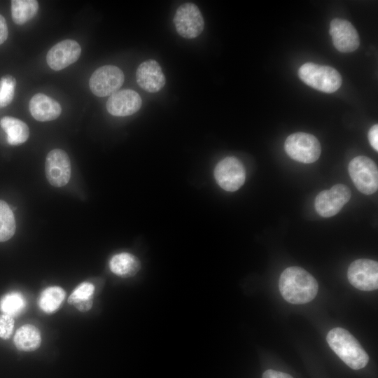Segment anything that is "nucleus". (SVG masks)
Returning <instances> with one entry per match:
<instances>
[{
  "label": "nucleus",
  "instance_id": "4468645a",
  "mask_svg": "<svg viewBox=\"0 0 378 378\" xmlns=\"http://www.w3.org/2000/svg\"><path fill=\"white\" fill-rule=\"evenodd\" d=\"M141 105V98L136 91L124 89L110 95L106 107L111 115L123 117L136 113Z\"/></svg>",
  "mask_w": 378,
  "mask_h": 378
},
{
  "label": "nucleus",
  "instance_id": "9d476101",
  "mask_svg": "<svg viewBox=\"0 0 378 378\" xmlns=\"http://www.w3.org/2000/svg\"><path fill=\"white\" fill-rule=\"evenodd\" d=\"M350 284L365 291L378 288V263L370 259H358L352 262L347 271Z\"/></svg>",
  "mask_w": 378,
  "mask_h": 378
},
{
  "label": "nucleus",
  "instance_id": "a211bd4d",
  "mask_svg": "<svg viewBox=\"0 0 378 378\" xmlns=\"http://www.w3.org/2000/svg\"><path fill=\"white\" fill-rule=\"evenodd\" d=\"M0 125L7 135V141L13 146L20 145L29 138V129L27 125L20 119L11 116H4Z\"/></svg>",
  "mask_w": 378,
  "mask_h": 378
},
{
  "label": "nucleus",
  "instance_id": "f03ea898",
  "mask_svg": "<svg viewBox=\"0 0 378 378\" xmlns=\"http://www.w3.org/2000/svg\"><path fill=\"white\" fill-rule=\"evenodd\" d=\"M328 344L349 368L359 370L365 367L369 356L358 341L346 330L335 328L326 337Z\"/></svg>",
  "mask_w": 378,
  "mask_h": 378
},
{
  "label": "nucleus",
  "instance_id": "393cba45",
  "mask_svg": "<svg viewBox=\"0 0 378 378\" xmlns=\"http://www.w3.org/2000/svg\"><path fill=\"white\" fill-rule=\"evenodd\" d=\"M94 286L90 282H83L79 284L68 298L69 304L75 305L78 303L92 300Z\"/></svg>",
  "mask_w": 378,
  "mask_h": 378
},
{
  "label": "nucleus",
  "instance_id": "aec40b11",
  "mask_svg": "<svg viewBox=\"0 0 378 378\" xmlns=\"http://www.w3.org/2000/svg\"><path fill=\"white\" fill-rule=\"evenodd\" d=\"M10 2L12 19L18 25L31 20L38 10V3L36 0H12Z\"/></svg>",
  "mask_w": 378,
  "mask_h": 378
},
{
  "label": "nucleus",
  "instance_id": "a878e982",
  "mask_svg": "<svg viewBox=\"0 0 378 378\" xmlns=\"http://www.w3.org/2000/svg\"><path fill=\"white\" fill-rule=\"evenodd\" d=\"M15 321L13 317L1 314H0V337L4 340H8L10 337L13 328Z\"/></svg>",
  "mask_w": 378,
  "mask_h": 378
},
{
  "label": "nucleus",
  "instance_id": "bb28decb",
  "mask_svg": "<svg viewBox=\"0 0 378 378\" xmlns=\"http://www.w3.org/2000/svg\"><path fill=\"white\" fill-rule=\"evenodd\" d=\"M368 141L371 146L378 150V125H374L368 132Z\"/></svg>",
  "mask_w": 378,
  "mask_h": 378
},
{
  "label": "nucleus",
  "instance_id": "20e7f679",
  "mask_svg": "<svg viewBox=\"0 0 378 378\" xmlns=\"http://www.w3.org/2000/svg\"><path fill=\"white\" fill-rule=\"evenodd\" d=\"M348 171L353 183L360 192L371 195L377 190V167L370 158L363 155L354 158L349 164Z\"/></svg>",
  "mask_w": 378,
  "mask_h": 378
},
{
  "label": "nucleus",
  "instance_id": "f257e3e1",
  "mask_svg": "<svg viewBox=\"0 0 378 378\" xmlns=\"http://www.w3.org/2000/svg\"><path fill=\"white\" fill-rule=\"evenodd\" d=\"M279 286L283 298L295 304L312 301L318 289L315 278L303 268L296 266L287 267L283 271Z\"/></svg>",
  "mask_w": 378,
  "mask_h": 378
},
{
  "label": "nucleus",
  "instance_id": "39448f33",
  "mask_svg": "<svg viewBox=\"0 0 378 378\" xmlns=\"http://www.w3.org/2000/svg\"><path fill=\"white\" fill-rule=\"evenodd\" d=\"M284 148L290 158L295 161L309 164L316 162L321 154V145L316 136L305 132L289 135Z\"/></svg>",
  "mask_w": 378,
  "mask_h": 378
},
{
  "label": "nucleus",
  "instance_id": "423d86ee",
  "mask_svg": "<svg viewBox=\"0 0 378 378\" xmlns=\"http://www.w3.org/2000/svg\"><path fill=\"white\" fill-rule=\"evenodd\" d=\"M124 80V74L119 67L104 65L92 73L89 80V87L94 95L104 97L117 92Z\"/></svg>",
  "mask_w": 378,
  "mask_h": 378
},
{
  "label": "nucleus",
  "instance_id": "9b49d317",
  "mask_svg": "<svg viewBox=\"0 0 378 378\" xmlns=\"http://www.w3.org/2000/svg\"><path fill=\"white\" fill-rule=\"evenodd\" d=\"M71 162L67 153L59 148L50 150L46 158L45 173L50 185L63 187L71 177Z\"/></svg>",
  "mask_w": 378,
  "mask_h": 378
},
{
  "label": "nucleus",
  "instance_id": "7ed1b4c3",
  "mask_svg": "<svg viewBox=\"0 0 378 378\" xmlns=\"http://www.w3.org/2000/svg\"><path fill=\"white\" fill-rule=\"evenodd\" d=\"M298 76L304 83L323 92L332 93L342 85L340 73L329 66L307 62L300 67Z\"/></svg>",
  "mask_w": 378,
  "mask_h": 378
},
{
  "label": "nucleus",
  "instance_id": "c85d7f7f",
  "mask_svg": "<svg viewBox=\"0 0 378 378\" xmlns=\"http://www.w3.org/2000/svg\"><path fill=\"white\" fill-rule=\"evenodd\" d=\"M262 378H293L290 374L273 370H266Z\"/></svg>",
  "mask_w": 378,
  "mask_h": 378
},
{
  "label": "nucleus",
  "instance_id": "c756f323",
  "mask_svg": "<svg viewBox=\"0 0 378 378\" xmlns=\"http://www.w3.org/2000/svg\"><path fill=\"white\" fill-rule=\"evenodd\" d=\"M92 304H93V302H92V300H91L78 303L75 304L74 306L78 311L81 312H86L91 309Z\"/></svg>",
  "mask_w": 378,
  "mask_h": 378
},
{
  "label": "nucleus",
  "instance_id": "0eeeda50",
  "mask_svg": "<svg viewBox=\"0 0 378 378\" xmlns=\"http://www.w3.org/2000/svg\"><path fill=\"white\" fill-rule=\"evenodd\" d=\"M173 22L178 34L188 39L197 37L204 28L203 16L193 3H184L178 7Z\"/></svg>",
  "mask_w": 378,
  "mask_h": 378
},
{
  "label": "nucleus",
  "instance_id": "cd10ccee",
  "mask_svg": "<svg viewBox=\"0 0 378 378\" xmlns=\"http://www.w3.org/2000/svg\"><path fill=\"white\" fill-rule=\"evenodd\" d=\"M8 36V29L5 18L0 14V45L4 43Z\"/></svg>",
  "mask_w": 378,
  "mask_h": 378
},
{
  "label": "nucleus",
  "instance_id": "1a4fd4ad",
  "mask_svg": "<svg viewBox=\"0 0 378 378\" xmlns=\"http://www.w3.org/2000/svg\"><path fill=\"white\" fill-rule=\"evenodd\" d=\"M351 196V190L346 186L336 184L330 189L324 190L316 195L314 202L315 209L322 217H332L349 201Z\"/></svg>",
  "mask_w": 378,
  "mask_h": 378
},
{
  "label": "nucleus",
  "instance_id": "ddd939ff",
  "mask_svg": "<svg viewBox=\"0 0 378 378\" xmlns=\"http://www.w3.org/2000/svg\"><path fill=\"white\" fill-rule=\"evenodd\" d=\"M330 34L335 48L342 52L356 50L360 45L358 34L352 24L344 19L335 18L330 24Z\"/></svg>",
  "mask_w": 378,
  "mask_h": 378
},
{
  "label": "nucleus",
  "instance_id": "5701e85b",
  "mask_svg": "<svg viewBox=\"0 0 378 378\" xmlns=\"http://www.w3.org/2000/svg\"><path fill=\"white\" fill-rule=\"evenodd\" d=\"M14 214L8 204L0 200V242L10 239L15 232Z\"/></svg>",
  "mask_w": 378,
  "mask_h": 378
},
{
  "label": "nucleus",
  "instance_id": "4be33fe9",
  "mask_svg": "<svg viewBox=\"0 0 378 378\" xmlns=\"http://www.w3.org/2000/svg\"><path fill=\"white\" fill-rule=\"evenodd\" d=\"M26 304V300L21 293L12 291L0 299V310L3 314L14 317L24 311Z\"/></svg>",
  "mask_w": 378,
  "mask_h": 378
},
{
  "label": "nucleus",
  "instance_id": "f3484780",
  "mask_svg": "<svg viewBox=\"0 0 378 378\" xmlns=\"http://www.w3.org/2000/svg\"><path fill=\"white\" fill-rule=\"evenodd\" d=\"M109 267L115 275L129 278L134 276L140 270L139 260L134 255L122 252L114 255L110 260Z\"/></svg>",
  "mask_w": 378,
  "mask_h": 378
},
{
  "label": "nucleus",
  "instance_id": "6ab92c4d",
  "mask_svg": "<svg viewBox=\"0 0 378 378\" xmlns=\"http://www.w3.org/2000/svg\"><path fill=\"white\" fill-rule=\"evenodd\" d=\"M14 344L20 351H35L41 344V332L34 325H23L17 330L15 334Z\"/></svg>",
  "mask_w": 378,
  "mask_h": 378
},
{
  "label": "nucleus",
  "instance_id": "f8f14e48",
  "mask_svg": "<svg viewBox=\"0 0 378 378\" xmlns=\"http://www.w3.org/2000/svg\"><path fill=\"white\" fill-rule=\"evenodd\" d=\"M81 54L79 43L66 39L54 45L46 55V62L50 69L60 71L76 62Z\"/></svg>",
  "mask_w": 378,
  "mask_h": 378
},
{
  "label": "nucleus",
  "instance_id": "6e6552de",
  "mask_svg": "<svg viewBox=\"0 0 378 378\" xmlns=\"http://www.w3.org/2000/svg\"><path fill=\"white\" fill-rule=\"evenodd\" d=\"M214 177L223 190L234 192L245 182L246 170L241 162L235 157H226L214 169Z\"/></svg>",
  "mask_w": 378,
  "mask_h": 378
},
{
  "label": "nucleus",
  "instance_id": "412c9836",
  "mask_svg": "<svg viewBox=\"0 0 378 378\" xmlns=\"http://www.w3.org/2000/svg\"><path fill=\"white\" fill-rule=\"evenodd\" d=\"M65 295V291L61 287L49 286L41 292L38 306L46 314L53 313L60 307Z\"/></svg>",
  "mask_w": 378,
  "mask_h": 378
},
{
  "label": "nucleus",
  "instance_id": "b1692460",
  "mask_svg": "<svg viewBox=\"0 0 378 378\" xmlns=\"http://www.w3.org/2000/svg\"><path fill=\"white\" fill-rule=\"evenodd\" d=\"M16 80L11 75H6L0 79V108L9 105L13 99Z\"/></svg>",
  "mask_w": 378,
  "mask_h": 378
},
{
  "label": "nucleus",
  "instance_id": "dca6fc26",
  "mask_svg": "<svg viewBox=\"0 0 378 378\" xmlns=\"http://www.w3.org/2000/svg\"><path fill=\"white\" fill-rule=\"evenodd\" d=\"M29 108L32 117L41 122L55 120L62 113L59 103L43 93H37L31 98Z\"/></svg>",
  "mask_w": 378,
  "mask_h": 378
},
{
  "label": "nucleus",
  "instance_id": "2eb2a0df",
  "mask_svg": "<svg viewBox=\"0 0 378 378\" xmlns=\"http://www.w3.org/2000/svg\"><path fill=\"white\" fill-rule=\"evenodd\" d=\"M138 85L150 93L161 90L166 83V78L159 63L155 59H147L139 64L136 71Z\"/></svg>",
  "mask_w": 378,
  "mask_h": 378
}]
</instances>
